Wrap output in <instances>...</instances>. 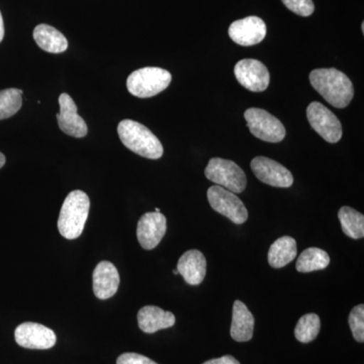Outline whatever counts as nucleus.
Here are the masks:
<instances>
[{
	"mask_svg": "<svg viewBox=\"0 0 364 364\" xmlns=\"http://www.w3.org/2000/svg\"><path fill=\"white\" fill-rule=\"evenodd\" d=\"M23 100L20 90L9 88L0 90V119H9L20 111Z\"/></svg>",
	"mask_w": 364,
	"mask_h": 364,
	"instance_id": "24",
	"label": "nucleus"
},
{
	"mask_svg": "<svg viewBox=\"0 0 364 364\" xmlns=\"http://www.w3.org/2000/svg\"><path fill=\"white\" fill-rule=\"evenodd\" d=\"M139 327L148 334L167 329L176 324V316L159 306H146L138 313Z\"/></svg>",
	"mask_w": 364,
	"mask_h": 364,
	"instance_id": "17",
	"label": "nucleus"
},
{
	"mask_svg": "<svg viewBox=\"0 0 364 364\" xmlns=\"http://www.w3.org/2000/svg\"><path fill=\"white\" fill-rule=\"evenodd\" d=\"M166 218L161 213H146L136 227L139 243L145 250L156 248L166 233Z\"/></svg>",
	"mask_w": 364,
	"mask_h": 364,
	"instance_id": "12",
	"label": "nucleus"
},
{
	"mask_svg": "<svg viewBox=\"0 0 364 364\" xmlns=\"http://www.w3.org/2000/svg\"><path fill=\"white\" fill-rule=\"evenodd\" d=\"M210 207L234 224L241 225L247 221L248 210L240 198L232 191L220 186H210L208 191Z\"/></svg>",
	"mask_w": 364,
	"mask_h": 364,
	"instance_id": "7",
	"label": "nucleus"
},
{
	"mask_svg": "<svg viewBox=\"0 0 364 364\" xmlns=\"http://www.w3.org/2000/svg\"><path fill=\"white\" fill-rule=\"evenodd\" d=\"M117 364H157L152 359L136 353H124L117 358Z\"/></svg>",
	"mask_w": 364,
	"mask_h": 364,
	"instance_id": "27",
	"label": "nucleus"
},
{
	"mask_svg": "<svg viewBox=\"0 0 364 364\" xmlns=\"http://www.w3.org/2000/svg\"><path fill=\"white\" fill-rule=\"evenodd\" d=\"M90 208V198L83 191H71L67 196L58 219V230L64 238L73 240L82 234Z\"/></svg>",
	"mask_w": 364,
	"mask_h": 364,
	"instance_id": "3",
	"label": "nucleus"
},
{
	"mask_svg": "<svg viewBox=\"0 0 364 364\" xmlns=\"http://www.w3.org/2000/svg\"><path fill=\"white\" fill-rule=\"evenodd\" d=\"M117 134L128 149L148 159H159L163 146L154 134L144 124L132 119H124L117 126Z\"/></svg>",
	"mask_w": 364,
	"mask_h": 364,
	"instance_id": "2",
	"label": "nucleus"
},
{
	"mask_svg": "<svg viewBox=\"0 0 364 364\" xmlns=\"http://www.w3.org/2000/svg\"><path fill=\"white\" fill-rule=\"evenodd\" d=\"M208 181L234 193H241L247 186L245 172L236 163L222 158H212L205 167Z\"/></svg>",
	"mask_w": 364,
	"mask_h": 364,
	"instance_id": "5",
	"label": "nucleus"
},
{
	"mask_svg": "<svg viewBox=\"0 0 364 364\" xmlns=\"http://www.w3.org/2000/svg\"><path fill=\"white\" fill-rule=\"evenodd\" d=\"M16 343L23 348L50 349L56 344L57 337L53 330L38 323L26 322L14 332Z\"/></svg>",
	"mask_w": 364,
	"mask_h": 364,
	"instance_id": "11",
	"label": "nucleus"
},
{
	"mask_svg": "<svg viewBox=\"0 0 364 364\" xmlns=\"http://www.w3.org/2000/svg\"><path fill=\"white\" fill-rule=\"evenodd\" d=\"M4 37V18H2L1 13H0V43L2 42Z\"/></svg>",
	"mask_w": 364,
	"mask_h": 364,
	"instance_id": "29",
	"label": "nucleus"
},
{
	"mask_svg": "<svg viewBox=\"0 0 364 364\" xmlns=\"http://www.w3.org/2000/svg\"><path fill=\"white\" fill-rule=\"evenodd\" d=\"M172 76L168 71L159 67H144L132 72L127 79V87L134 97L148 98L168 87Z\"/></svg>",
	"mask_w": 364,
	"mask_h": 364,
	"instance_id": "4",
	"label": "nucleus"
},
{
	"mask_svg": "<svg viewBox=\"0 0 364 364\" xmlns=\"http://www.w3.org/2000/svg\"><path fill=\"white\" fill-rule=\"evenodd\" d=\"M284 6L301 16H310L315 11L312 0H282Z\"/></svg>",
	"mask_w": 364,
	"mask_h": 364,
	"instance_id": "26",
	"label": "nucleus"
},
{
	"mask_svg": "<svg viewBox=\"0 0 364 364\" xmlns=\"http://www.w3.org/2000/svg\"><path fill=\"white\" fill-rule=\"evenodd\" d=\"M329 264L330 256L326 251L311 247L301 252L296 261V267L299 272L306 273L325 269Z\"/></svg>",
	"mask_w": 364,
	"mask_h": 364,
	"instance_id": "21",
	"label": "nucleus"
},
{
	"mask_svg": "<svg viewBox=\"0 0 364 364\" xmlns=\"http://www.w3.org/2000/svg\"><path fill=\"white\" fill-rule=\"evenodd\" d=\"M6 164V156L2 153H0V168Z\"/></svg>",
	"mask_w": 364,
	"mask_h": 364,
	"instance_id": "30",
	"label": "nucleus"
},
{
	"mask_svg": "<svg viewBox=\"0 0 364 364\" xmlns=\"http://www.w3.org/2000/svg\"><path fill=\"white\" fill-rule=\"evenodd\" d=\"M173 274H176H176H179V273H178V270H177V269H174V270H173Z\"/></svg>",
	"mask_w": 364,
	"mask_h": 364,
	"instance_id": "31",
	"label": "nucleus"
},
{
	"mask_svg": "<svg viewBox=\"0 0 364 364\" xmlns=\"http://www.w3.org/2000/svg\"><path fill=\"white\" fill-rule=\"evenodd\" d=\"M176 269L186 280V284L198 286L202 284L207 273V259L200 251L193 249L186 251L179 258Z\"/></svg>",
	"mask_w": 364,
	"mask_h": 364,
	"instance_id": "16",
	"label": "nucleus"
},
{
	"mask_svg": "<svg viewBox=\"0 0 364 364\" xmlns=\"http://www.w3.org/2000/svg\"><path fill=\"white\" fill-rule=\"evenodd\" d=\"M253 136L265 142L279 143L286 136V128L277 117L264 109L251 107L244 114Z\"/></svg>",
	"mask_w": 364,
	"mask_h": 364,
	"instance_id": "6",
	"label": "nucleus"
},
{
	"mask_svg": "<svg viewBox=\"0 0 364 364\" xmlns=\"http://www.w3.org/2000/svg\"><path fill=\"white\" fill-rule=\"evenodd\" d=\"M203 364H240V363L233 356L225 355L220 358L210 359Z\"/></svg>",
	"mask_w": 364,
	"mask_h": 364,
	"instance_id": "28",
	"label": "nucleus"
},
{
	"mask_svg": "<svg viewBox=\"0 0 364 364\" xmlns=\"http://www.w3.org/2000/svg\"><path fill=\"white\" fill-rule=\"evenodd\" d=\"M309 123L318 135L329 143L339 142L342 138V124L338 117L320 102H312L306 109Z\"/></svg>",
	"mask_w": 364,
	"mask_h": 364,
	"instance_id": "8",
	"label": "nucleus"
},
{
	"mask_svg": "<svg viewBox=\"0 0 364 364\" xmlns=\"http://www.w3.org/2000/svg\"><path fill=\"white\" fill-rule=\"evenodd\" d=\"M229 36L236 44L250 47L259 44L264 40L267 36V25L258 16H248L231 23Z\"/></svg>",
	"mask_w": 364,
	"mask_h": 364,
	"instance_id": "13",
	"label": "nucleus"
},
{
	"mask_svg": "<svg viewBox=\"0 0 364 364\" xmlns=\"http://www.w3.org/2000/svg\"><path fill=\"white\" fill-rule=\"evenodd\" d=\"M310 82L328 104L338 109L348 107L353 98L350 79L337 69H316L310 73Z\"/></svg>",
	"mask_w": 364,
	"mask_h": 364,
	"instance_id": "1",
	"label": "nucleus"
},
{
	"mask_svg": "<svg viewBox=\"0 0 364 364\" xmlns=\"http://www.w3.org/2000/svg\"><path fill=\"white\" fill-rule=\"evenodd\" d=\"M298 254L296 242L293 237L284 236L277 239L268 251V263L273 268H282L296 259Z\"/></svg>",
	"mask_w": 364,
	"mask_h": 364,
	"instance_id": "20",
	"label": "nucleus"
},
{
	"mask_svg": "<svg viewBox=\"0 0 364 364\" xmlns=\"http://www.w3.org/2000/svg\"><path fill=\"white\" fill-rule=\"evenodd\" d=\"M251 169L255 176L268 186L274 188H291L294 176L289 169L270 158L258 156L251 161Z\"/></svg>",
	"mask_w": 364,
	"mask_h": 364,
	"instance_id": "10",
	"label": "nucleus"
},
{
	"mask_svg": "<svg viewBox=\"0 0 364 364\" xmlns=\"http://www.w3.org/2000/svg\"><path fill=\"white\" fill-rule=\"evenodd\" d=\"M321 329V320L316 314H306L299 318L294 329V336L301 343H309L317 338Z\"/></svg>",
	"mask_w": 364,
	"mask_h": 364,
	"instance_id": "23",
	"label": "nucleus"
},
{
	"mask_svg": "<svg viewBox=\"0 0 364 364\" xmlns=\"http://www.w3.org/2000/svg\"><path fill=\"white\" fill-rule=\"evenodd\" d=\"M255 320L245 304L241 301H235L233 305V318H232V338L237 342L250 341L253 337Z\"/></svg>",
	"mask_w": 364,
	"mask_h": 364,
	"instance_id": "18",
	"label": "nucleus"
},
{
	"mask_svg": "<svg viewBox=\"0 0 364 364\" xmlns=\"http://www.w3.org/2000/svg\"><path fill=\"white\" fill-rule=\"evenodd\" d=\"M349 326L354 339L363 343L364 341V306L363 304L352 309L348 318Z\"/></svg>",
	"mask_w": 364,
	"mask_h": 364,
	"instance_id": "25",
	"label": "nucleus"
},
{
	"mask_svg": "<svg viewBox=\"0 0 364 364\" xmlns=\"http://www.w3.org/2000/svg\"><path fill=\"white\" fill-rule=\"evenodd\" d=\"M339 221L342 231L352 239H361L364 237V215L350 207L340 208Z\"/></svg>",
	"mask_w": 364,
	"mask_h": 364,
	"instance_id": "22",
	"label": "nucleus"
},
{
	"mask_svg": "<svg viewBox=\"0 0 364 364\" xmlns=\"http://www.w3.org/2000/svg\"><path fill=\"white\" fill-rule=\"evenodd\" d=\"M33 39L41 49L53 54L65 52L68 48V41L65 36L45 23L36 26L33 30Z\"/></svg>",
	"mask_w": 364,
	"mask_h": 364,
	"instance_id": "19",
	"label": "nucleus"
},
{
	"mask_svg": "<svg viewBox=\"0 0 364 364\" xmlns=\"http://www.w3.org/2000/svg\"><path fill=\"white\" fill-rule=\"evenodd\" d=\"M60 112L57 114L60 129L71 136L83 138L87 135V124L77 114V107L70 95L62 93L59 97Z\"/></svg>",
	"mask_w": 364,
	"mask_h": 364,
	"instance_id": "14",
	"label": "nucleus"
},
{
	"mask_svg": "<svg viewBox=\"0 0 364 364\" xmlns=\"http://www.w3.org/2000/svg\"><path fill=\"white\" fill-rule=\"evenodd\" d=\"M235 76L246 90L253 92L264 91L269 85L270 75L267 67L255 59H243L235 65Z\"/></svg>",
	"mask_w": 364,
	"mask_h": 364,
	"instance_id": "9",
	"label": "nucleus"
},
{
	"mask_svg": "<svg viewBox=\"0 0 364 364\" xmlns=\"http://www.w3.org/2000/svg\"><path fill=\"white\" fill-rule=\"evenodd\" d=\"M155 212L160 213V208H155Z\"/></svg>",
	"mask_w": 364,
	"mask_h": 364,
	"instance_id": "32",
	"label": "nucleus"
},
{
	"mask_svg": "<svg viewBox=\"0 0 364 364\" xmlns=\"http://www.w3.org/2000/svg\"><path fill=\"white\" fill-rule=\"evenodd\" d=\"M93 293L100 299L114 296L119 286V274L116 267L109 261L98 263L93 272Z\"/></svg>",
	"mask_w": 364,
	"mask_h": 364,
	"instance_id": "15",
	"label": "nucleus"
}]
</instances>
